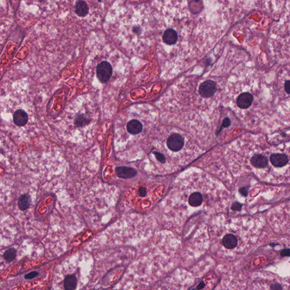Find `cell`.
<instances>
[{"label": "cell", "mask_w": 290, "mask_h": 290, "mask_svg": "<svg viewBox=\"0 0 290 290\" xmlns=\"http://www.w3.org/2000/svg\"><path fill=\"white\" fill-rule=\"evenodd\" d=\"M251 163L254 167L264 168L268 166V158L261 154H255L251 158Z\"/></svg>", "instance_id": "obj_10"}, {"label": "cell", "mask_w": 290, "mask_h": 290, "mask_svg": "<svg viewBox=\"0 0 290 290\" xmlns=\"http://www.w3.org/2000/svg\"><path fill=\"white\" fill-rule=\"evenodd\" d=\"M89 8L88 3L84 1H78L75 5V12L80 17H84L88 15Z\"/></svg>", "instance_id": "obj_11"}, {"label": "cell", "mask_w": 290, "mask_h": 290, "mask_svg": "<svg viewBox=\"0 0 290 290\" xmlns=\"http://www.w3.org/2000/svg\"><path fill=\"white\" fill-rule=\"evenodd\" d=\"M242 205L240 204V203L236 202L234 203V204L232 206L231 208L232 210H236V211H240L242 209Z\"/></svg>", "instance_id": "obj_18"}, {"label": "cell", "mask_w": 290, "mask_h": 290, "mask_svg": "<svg viewBox=\"0 0 290 290\" xmlns=\"http://www.w3.org/2000/svg\"><path fill=\"white\" fill-rule=\"evenodd\" d=\"M90 120L83 115H79L76 117L74 124L77 127H82L90 122Z\"/></svg>", "instance_id": "obj_14"}, {"label": "cell", "mask_w": 290, "mask_h": 290, "mask_svg": "<svg viewBox=\"0 0 290 290\" xmlns=\"http://www.w3.org/2000/svg\"><path fill=\"white\" fill-rule=\"evenodd\" d=\"M112 66L107 61H102L97 66L96 76L99 81L102 83L108 82L112 76Z\"/></svg>", "instance_id": "obj_4"}, {"label": "cell", "mask_w": 290, "mask_h": 290, "mask_svg": "<svg viewBox=\"0 0 290 290\" xmlns=\"http://www.w3.org/2000/svg\"><path fill=\"white\" fill-rule=\"evenodd\" d=\"M284 89L286 93L290 95V80H287L285 82Z\"/></svg>", "instance_id": "obj_19"}, {"label": "cell", "mask_w": 290, "mask_h": 290, "mask_svg": "<svg viewBox=\"0 0 290 290\" xmlns=\"http://www.w3.org/2000/svg\"><path fill=\"white\" fill-rule=\"evenodd\" d=\"M222 242L225 248L228 249H232L236 247L238 244V239L234 234H226L223 237Z\"/></svg>", "instance_id": "obj_9"}, {"label": "cell", "mask_w": 290, "mask_h": 290, "mask_svg": "<svg viewBox=\"0 0 290 290\" xmlns=\"http://www.w3.org/2000/svg\"><path fill=\"white\" fill-rule=\"evenodd\" d=\"M248 188H242L239 189V192L244 196H247L248 194Z\"/></svg>", "instance_id": "obj_21"}, {"label": "cell", "mask_w": 290, "mask_h": 290, "mask_svg": "<svg viewBox=\"0 0 290 290\" xmlns=\"http://www.w3.org/2000/svg\"><path fill=\"white\" fill-rule=\"evenodd\" d=\"M116 174L118 178L122 179H131L137 175L135 169L128 167H118L116 168Z\"/></svg>", "instance_id": "obj_6"}, {"label": "cell", "mask_w": 290, "mask_h": 290, "mask_svg": "<svg viewBox=\"0 0 290 290\" xmlns=\"http://www.w3.org/2000/svg\"><path fill=\"white\" fill-rule=\"evenodd\" d=\"M143 164L147 171L166 175L179 171L202 151L192 135L173 127L156 126L144 144Z\"/></svg>", "instance_id": "obj_3"}, {"label": "cell", "mask_w": 290, "mask_h": 290, "mask_svg": "<svg viewBox=\"0 0 290 290\" xmlns=\"http://www.w3.org/2000/svg\"><path fill=\"white\" fill-rule=\"evenodd\" d=\"M205 287V283L203 282H200V284L197 286V289L198 290H201Z\"/></svg>", "instance_id": "obj_22"}, {"label": "cell", "mask_w": 290, "mask_h": 290, "mask_svg": "<svg viewBox=\"0 0 290 290\" xmlns=\"http://www.w3.org/2000/svg\"><path fill=\"white\" fill-rule=\"evenodd\" d=\"M185 1L180 18L183 1H154L151 5L141 4L140 23L133 32L141 38V48L152 50L161 65L169 71H180L187 64L209 50L202 43L193 37V33L211 31L206 18H188L193 14Z\"/></svg>", "instance_id": "obj_1"}, {"label": "cell", "mask_w": 290, "mask_h": 290, "mask_svg": "<svg viewBox=\"0 0 290 290\" xmlns=\"http://www.w3.org/2000/svg\"><path fill=\"white\" fill-rule=\"evenodd\" d=\"M280 254L282 257H290V248H284L283 249L281 253H280Z\"/></svg>", "instance_id": "obj_17"}, {"label": "cell", "mask_w": 290, "mask_h": 290, "mask_svg": "<svg viewBox=\"0 0 290 290\" xmlns=\"http://www.w3.org/2000/svg\"><path fill=\"white\" fill-rule=\"evenodd\" d=\"M270 245L271 246H272V247H274V246H276V245H278V244H277L276 243H272V244H270Z\"/></svg>", "instance_id": "obj_23"}, {"label": "cell", "mask_w": 290, "mask_h": 290, "mask_svg": "<svg viewBox=\"0 0 290 290\" xmlns=\"http://www.w3.org/2000/svg\"><path fill=\"white\" fill-rule=\"evenodd\" d=\"M254 101L253 95L249 92H242L236 98V105L241 110H246L249 108Z\"/></svg>", "instance_id": "obj_5"}, {"label": "cell", "mask_w": 290, "mask_h": 290, "mask_svg": "<svg viewBox=\"0 0 290 290\" xmlns=\"http://www.w3.org/2000/svg\"><path fill=\"white\" fill-rule=\"evenodd\" d=\"M30 197L27 194H23L18 199V205L21 210H25L30 204Z\"/></svg>", "instance_id": "obj_13"}, {"label": "cell", "mask_w": 290, "mask_h": 290, "mask_svg": "<svg viewBox=\"0 0 290 290\" xmlns=\"http://www.w3.org/2000/svg\"><path fill=\"white\" fill-rule=\"evenodd\" d=\"M77 286V279L74 275H68L65 277L64 282L65 290H75Z\"/></svg>", "instance_id": "obj_12"}, {"label": "cell", "mask_w": 290, "mask_h": 290, "mask_svg": "<svg viewBox=\"0 0 290 290\" xmlns=\"http://www.w3.org/2000/svg\"><path fill=\"white\" fill-rule=\"evenodd\" d=\"M17 255V251L14 248H10L5 251L3 254V258L8 262H11L15 258Z\"/></svg>", "instance_id": "obj_15"}, {"label": "cell", "mask_w": 290, "mask_h": 290, "mask_svg": "<svg viewBox=\"0 0 290 290\" xmlns=\"http://www.w3.org/2000/svg\"><path fill=\"white\" fill-rule=\"evenodd\" d=\"M218 180L199 170H190L176 179L163 203L162 218L181 224L195 218H215L223 207Z\"/></svg>", "instance_id": "obj_2"}, {"label": "cell", "mask_w": 290, "mask_h": 290, "mask_svg": "<svg viewBox=\"0 0 290 290\" xmlns=\"http://www.w3.org/2000/svg\"><path fill=\"white\" fill-rule=\"evenodd\" d=\"M270 160L274 166L282 167L288 163L289 159L287 155L284 154H273L271 155Z\"/></svg>", "instance_id": "obj_7"}, {"label": "cell", "mask_w": 290, "mask_h": 290, "mask_svg": "<svg viewBox=\"0 0 290 290\" xmlns=\"http://www.w3.org/2000/svg\"><path fill=\"white\" fill-rule=\"evenodd\" d=\"M28 116L27 113L22 110H18L14 112L13 121L14 124L18 127L25 126L27 123Z\"/></svg>", "instance_id": "obj_8"}, {"label": "cell", "mask_w": 290, "mask_h": 290, "mask_svg": "<svg viewBox=\"0 0 290 290\" xmlns=\"http://www.w3.org/2000/svg\"><path fill=\"white\" fill-rule=\"evenodd\" d=\"M37 272L34 271V272H31V273H30L28 274H27L26 276V278L27 279H32V278H33L34 277L37 276Z\"/></svg>", "instance_id": "obj_20"}, {"label": "cell", "mask_w": 290, "mask_h": 290, "mask_svg": "<svg viewBox=\"0 0 290 290\" xmlns=\"http://www.w3.org/2000/svg\"><path fill=\"white\" fill-rule=\"evenodd\" d=\"M271 290H283V287L282 285L279 283H274L270 285Z\"/></svg>", "instance_id": "obj_16"}, {"label": "cell", "mask_w": 290, "mask_h": 290, "mask_svg": "<svg viewBox=\"0 0 290 290\" xmlns=\"http://www.w3.org/2000/svg\"></svg>", "instance_id": "obj_24"}]
</instances>
